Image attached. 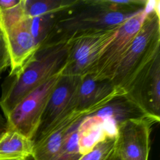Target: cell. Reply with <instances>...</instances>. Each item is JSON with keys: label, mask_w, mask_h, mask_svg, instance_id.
<instances>
[{"label": "cell", "mask_w": 160, "mask_h": 160, "mask_svg": "<svg viewBox=\"0 0 160 160\" xmlns=\"http://www.w3.org/2000/svg\"><path fill=\"white\" fill-rule=\"evenodd\" d=\"M144 9L142 1H77L60 12L52 30L41 46L66 41L78 32L121 25Z\"/></svg>", "instance_id": "obj_1"}, {"label": "cell", "mask_w": 160, "mask_h": 160, "mask_svg": "<svg viewBox=\"0 0 160 160\" xmlns=\"http://www.w3.org/2000/svg\"><path fill=\"white\" fill-rule=\"evenodd\" d=\"M68 54L67 40L42 46L18 70L9 72L1 86L0 107L4 118L29 93L63 72Z\"/></svg>", "instance_id": "obj_2"}, {"label": "cell", "mask_w": 160, "mask_h": 160, "mask_svg": "<svg viewBox=\"0 0 160 160\" xmlns=\"http://www.w3.org/2000/svg\"><path fill=\"white\" fill-rule=\"evenodd\" d=\"M160 54V16L154 10L147 14L140 30L111 80L126 94L149 70Z\"/></svg>", "instance_id": "obj_3"}, {"label": "cell", "mask_w": 160, "mask_h": 160, "mask_svg": "<svg viewBox=\"0 0 160 160\" xmlns=\"http://www.w3.org/2000/svg\"><path fill=\"white\" fill-rule=\"evenodd\" d=\"M121 25L72 34L67 39L68 54L63 74L88 75L105 48L115 38Z\"/></svg>", "instance_id": "obj_4"}, {"label": "cell", "mask_w": 160, "mask_h": 160, "mask_svg": "<svg viewBox=\"0 0 160 160\" xmlns=\"http://www.w3.org/2000/svg\"><path fill=\"white\" fill-rule=\"evenodd\" d=\"M62 74L61 72L51 78L19 101L5 118L7 129L17 131L32 140L50 95Z\"/></svg>", "instance_id": "obj_5"}, {"label": "cell", "mask_w": 160, "mask_h": 160, "mask_svg": "<svg viewBox=\"0 0 160 160\" xmlns=\"http://www.w3.org/2000/svg\"><path fill=\"white\" fill-rule=\"evenodd\" d=\"M147 14L144 9L121 25L115 38L105 48L89 76L96 80L111 81Z\"/></svg>", "instance_id": "obj_6"}, {"label": "cell", "mask_w": 160, "mask_h": 160, "mask_svg": "<svg viewBox=\"0 0 160 160\" xmlns=\"http://www.w3.org/2000/svg\"><path fill=\"white\" fill-rule=\"evenodd\" d=\"M114 98H108L86 108H78L59 121L36 134L33 160H52L61 149L71 128L86 116L96 112Z\"/></svg>", "instance_id": "obj_7"}, {"label": "cell", "mask_w": 160, "mask_h": 160, "mask_svg": "<svg viewBox=\"0 0 160 160\" xmlns=\"http://www.w3.org/2000/svg\"><path fill=\"white\" fill-rule=\"evenodd\" d=\"M148 118H134L116 125L114 151L121 160H148L151 127Z\"/></svg>", "instance_id": "obj_8"}, {"label": "cell", "mask_w": 160, "mask_h": 160, "mask_svg": "<svg viewBox=\"0 0 160 160\" xmlns=\"http://www.w3.org/2000/svg\"><path fill=\"white\" fill-rule=\"evenodd\" d=\"M80 81L81 76L62 74L50 95L36 133L78 109Z\"/></svg>", "instance_id": "obj_9"}, {"label": "cell", "mask_w": 160, "mask_h": 160, "mask_svg": "<svg viewBox=\"0 0 160 160\" xmlns=\"http://www.w3.org/2000/svg\"><path fill=\"white\" fill-rule=\"evenodd\" d=\"M26 18L7 28L1 29L10 56V73L18 70L39 48L28 29Z\"/></svg>", "instance_id": "obj_10"}, {"label": "cell", "mask_w": 160, "mask_h": 160, "mask_svg": "<svg viewBox=\"0 0 160 160\" xmlns=\"http://www.w3.org/2000/svg\"><path fill=\"white\" fill-rule=\"evenodd\" d=\"M125 94L110 81L96 80L89 75L81 76L78 92V108H86L104 99Z\"/></svg>", "instance_id": "obj_11"}, {"label": "cell", "mask_w": 160, "mask_h": 160, "mask_svg": "<svg viewBox=\"0 0 160 160\" xmlns=\"http://www.w3.org/2000/svg\"><path fill=\"white\" fill-rule=\"evenodd\" d=\"M94 114L102 118L110 119L116 125L127 119L134 118H148L155 123L159 122L126 94L115 98Z\"/></svg>", "instance_id": "obj_12"}, {"label": "cell", "mask_w": 160, "mask_h": 160, "mask_svg": "<svg viewBox=\"0 0 160 160\" xmlns=\"http://www.w3.org/2000/svg\"><path fill=\"white\" fill-rule=\"evenodd\" d=\"M33 147L32 140L7 129L0 137V160H29Z\"/></svg>", "instance_id": "obj_13"}, {"label": "cell", "mask_w": 160, "mask_h": 160, "mask_svg": "<svg viewBox=\"0 0 160 160\" xmlns=\"http://www.w3.org/2000/svg\"><path fill=\"white\" fill-rule=\"evenodd\" d=\"M61 11H62L26 18L28 29L39 48L47 39Z\"/></svg>", "instance_id": "obj_14"}, {"label": "cell", "mask_w": 160, "mask_h": 160, "mask_svg": "<svg viewBox=\"0 0 160 160\" xmlns=\"http://www.w3.org/2000/svg\"><path fill=\"white\" fill-rule=\"evenodd\" d=\"M70 0H22L26 18L62 11L77 2Z\"/></svg>", "instance_id": "obj_15"}, {"label": "cell", "mask_w": 160, "mask_h": 160, "mask_svg": "<svg viewBox=\"0 0 160 160\" xmlns=\"http://www.w3.org/2000/svg\"><path fill=\"white\" fill-rule=\"evenodd\" d=\"M115 135L106 136L78 160H109L114 151Z\"/></svg>", "instance_id": "obj_16"}, {"label": "cell", "mask_w": 160, "mask_h": 160, "mask_svg": "<svg viewBox=\"0 0 160 160\" xmlns=\"http://www.w3.org/2000/svg\"><path fill=\"white\" fill-rule=\"evenodd\" d=\"M10 66V56L4 34L0 28V76Z\"/></svg>", "instance_id": "obj_17"}, {"label": "cell", "mask_w": 160, "mask_h": 160, "mask_svg": "<svg viewBox=\"0 0 160 160\" xmlns=\"http://www.w3.org/2000/svg\"><path fill=\"white\" fill-rule=\"evenodd\" d=\"M21 0H0V11L9 9L17 6Z\"/></svg>", "instance_id": "obj_18"}, {"label": "cell", "mask_w": 160, "mask_h": 160, "mask_svg": "<svg viewBox=\"0 0 160 160\" xmlns=\"http://www.w3.org/2000/svg\"><path fill=\"white\" fill-rule=\"evenodd\" d=\"M7 121L4 117L0 114V137L7 130Z\"/></svg>", "instance_id": "obj_19"}, {"label": "cell", "mask_w": 160, "mask_h": 160, "mask_svg": "<svg viewBox=\"0 0 160 160\" xmlns=\"http://www.w3.org/2000/svg\"><path fill=\"white\" fill-rule=\"evenodd\" d=\"M109 160H121L119 159V158L117 156V154L114 152V151H113L112 155L111 156L110 158L109 159Z\"/></svg>", "instance_id": "obj_20"}]
</instances>
